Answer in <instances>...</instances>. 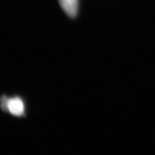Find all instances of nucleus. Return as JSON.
I'll return each instance as SVG.
<instances>
[{
  "label": "nucleus",
  "mask_w": 155,
  "mask_h": 155,
  "mask_svg": "<svg viewBox=\"0 0 155 155\" xmlns=\"http://www.w3.org/2000/svg\"><path fill=\"white\" fill-rule=\"evenodd\" d=\"M1 108L10 113L12 115L22 116L25 114V104L23 100L19 97L1 98Z\"/></svg>",
  "instance_id": "obj_1"
},
{
  "label": "nucleus",
  "mask_w": 155,
  "mask_h": 155,
  "mask_svg": "<svg viewBox=\"0 0 155 155\" xmlns=\"http://www.w3.org/2000/svg\"><path fill=\"white\" fill-rule=\"evenodd\" d=\"M62 9L71 18L76 17L78 8V0H59Z\"/></svg>",
  "instance_id": "obj_2"
}]
</instances>
